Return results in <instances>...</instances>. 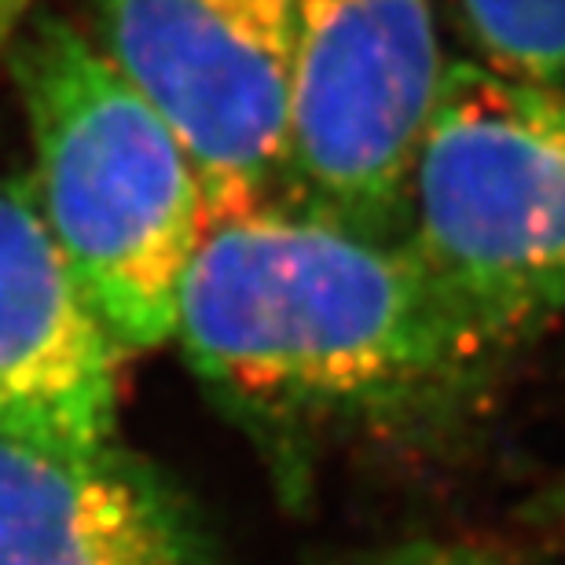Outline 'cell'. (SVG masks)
Instances as JSON below:
<instances>
[{"label": "cell", "mask_w": 565, "mask_h": 565, "mask_svg": "<svg viewBox=\"0 0 565 565\" xmlns=\"http://www.w3.org/2000/svg\"><path fill=\"white\" fill-rule=\"evenodd\" d=\"M401 243L492 356L562 316L565 96L478 60L445 66Z\"/></svg>", "instance_id": "3"}, {"label": "cell", "mask_w": 565, "mask_h": 565, "mask_svg": "<svg viewBox=\"0 0 565 565\" xmlns=\"http://www.w3.org/2000/svg\"><path fill=\"white\" fill-rule=\"evenodd\" d=\"M26 15H30V0H0V55L8 52L11 38L19 33Z\"/></svg>", "instance_id": "10"}, {"label": "cell", "mask_w": 565, "mask_h": 565, "mask_svg": "<svg viewBox=\"0 0 565 565\" xmlns=\"http://www.w3.org/2000/svg\"><path fill=\"white\" fill-rule=\"evenodd\" d=\"M0 565H217V555L177 484L118 440L0 437Z\"/></svg>", "instance_id": "7"}, {"label": "cell", "mask_w": 565, "mask_h": 565, "mask_svg": "<svg viewBox=\"0 0 565 565\" xmlns=\"http://www.w3.org/2000/svg\"><path fill=\"white\" fill-rule=\"evenodd\" d=\"M173 338L273 437L415 426L492 356L404 243L287 206L202 221Z\"/></svg>", "instance_id": "1"}, {"label": "cell", "mask_w": 565, "mask_h": 565, "mask_svg": "<svg viewBox=\"0 0 565 565\" xmlns=\"http://www.w3.org/2000/svg\"><path fill=\"white\" fill-rule=\"evenodd\" d=\"M33 140V202L121 353L173 342L202 191L173 129L71 19L26 15L8 44Z\"/></svg>", "instance_id": "2"}, {"label": "cell", "mask_w": 565, "mask_h": 565, "mask_svg": "<svg viewBox=\"0 0 565 565\" xmlns=\"http://www.w3.org/2000/svg\"><path fill=\"white\" fill-rule=\"evenodd\" d=\"M484 66L565 96V0H459Z\"/></svg>", "instance_id": "8"}, {"label": "cell", "mask_w": 565, "mask_h": 565, "mask_svg": "<svg viewBox=\"0 0 565 565\" xmlns=\"http://www.w3.org/2000/svg\"><path fill=\"white\" fill-rule=\"evenodd\" d=\"M440 74L434 0H294L287 210L401 243Z\"/></svg>", "instance_id": "4"}, {"label": "cell", "mask_w": 565, "mask_h": 565, "mask_svg": "<svg viewBox=\"0 0 565 565\" xmlns=\"http://www.w3.org/2000/svg\"><path fill=\"white\" fill-rule=\"evenodd\" d=\"M96 49L173 129L206 217L287 206L294 0H88Z\"/></svg>", "instance_id": "5"}, {"label": "cell", "mask_w": 565, "mask_h": 565, "mask_svg": "<svg viewBox=\"0 0 565 565\" xmlns=\"http://www.w3.org/2000/svg\"><path fill=\"white\" fill-rule=\"evenodd\" d=\"M118 356L30 180H0V437L49 448L118 440Z\"/></svg>", "instance_id": "6"}, {"label": "cell", "mask_w": 565, "mask_h": 565, "mask_svg": "<svg viewBox=\"0 0 565 565\" xmlns=\"http://www.w3.org/2000/svg\"><path fill=\"white\" fill-rule=\"evenodd\" d=\"M342 565H529L500 544L467 536H412L360 551Z\"/></svg>", "instance_id": "9"}]
</instances>
